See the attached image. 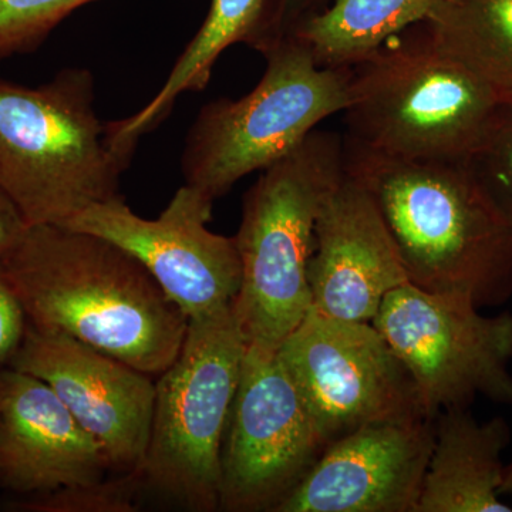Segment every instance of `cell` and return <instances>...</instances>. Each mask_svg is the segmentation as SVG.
I'll use <instances>...</instances> for the list:
<instances>
[{"label":"cell","mask_w":512,"mask_h":512,"mask_svg":"<svg viewBox=\"0 0 512 512\" xmlns=\"http://www.w3.org/2000/svg\"><path fill=\"white\" fill-rule=\"evenodd\" d=\"M0 264L32 328L150 376H160L183 346L187 316L140 261L107 239L33 225Z\"/></svg>","instance_id":"cell-1"},{"label":"cell","mask_w":512,"mask_h":512,"mask_svg":"<svg viewBox=\"0 0 512 512\" xmlns=\"http://www.w3.org/2000/svg\"><path fill=\"white\" fill-rule=\"evenodd\" d=\"M345 141L346 170L376 201L410 284L495 308L512 296V224L470 163L393 158Z\"/></svg>","instance_id":"cell-2"},{"label":"cell","mask_w":512,"mask_h":512,"mask_svg":"<svg viewBox=\"0 0 512 512\" xmlns=\"http://www.w3.org/2000/svg\"><path fill=\"white\" fill-rule=\"evenodd\" d=\"M136 150L97 114L92 70L67 67L35 87L0 79V185L30 227H62L120 195Z\"/></svg>","instance_id":"cell-3"},{"label":"cell","mask_w":512,"mask_h":512,"mask_svg":"<svg viewBox=\"0 0 512 512\" xmlns=\"http://www.w3.org/2000/svg\"><path fill=\"white\" fill-rule=\"evenodd\" d=\"M500 111L420 23L350 66L345 138L387 157L468 163Z\"/></svg>","instance_id":"cell-4"},{"label":"cell","mask_w":512,"mask_h":512,"mask_svg":"<svg viewBox=\"0 0 512 512\" xmlns=\"http://www.w3.org/2000/svg\"><path fill=\"white\" fill-rule=\"evenodd\" d=\"M346 173L345 141L313 130L244 195L234 315L247 345L278 350L312 308L308 265L326 197Z\"/></svg>","instance_id":"cell-5"},{"label":"cell","mask_w":512,"mask_h":512,"mask_svg":"<svg viewBox=\"0 0 512 512\" xmlns=\"http://www.w3.org/2000/svg\"><path fill=\"white\" fill-rule=\"evenodd\" d=\"M264 57L266 70L255 89L238 100L208 101L185 137L184 184L212 204L348 106L350 67H320L296 36Z\"/></svg>","instance_id":"cell-6"},{"label":"cell","mask_w":512,"mask_h":512,"mask_svg":"<svg viewBox=\"0 0 512 512\" xmlns=\"http://www.w3.org/2000/svg\"><path fill=\"white\" fill-rule=\"evenodd\" d=\"M234 305L188 319L183 346L158 376L138 478L185 510H221V456L244 360Z\"/></svg>","instance_id":"cell-7"},{"label":"cell","mask_w":512,"mask_h":512,"mask_svg":"<svg viewBox=\"0 0 512 512\" xmlns=\"http://www.w3.org/2000/svg\"><path fill=\"white\" fill-rule=\"evenodd\" d=\"M480 311L463 296L406 282L387 293L373 319L431 417L477 397L512 406V313Z\"/></svg>","instance_id":"cell-8"},{"label":"cell","mask_w":512,"mask_h":512,"mask_svg":"<svg viewBox=\"0 0 512 512\" xmlns=\"http://www.w3.org/2000/svg\"><path fill=\"white\" fill-rule=\"evenodd\" d=\"M278 353L328 444L370 424L431 417L409 370L372 322L311 308Z\"/></svg>","instance_id":"cell-9"},{"label":"cell","mask_w":512,"mask_h":512,"mask_svg":"<svg viewBox=\"0 0 512 512\" xmlns=\"http://www.w3.org/2000/svg\"><path fill=\"white\" fill-rule=\"evenodd\" d=\"M326 443L278 350L247 345L221 456V510L275 512Z\"/></svg>","instance_id":"cell-10"},{"label":"cell","mask_w":512,"mask_h":512,"mask_svg":"<svg viewBox=\"0 0 512 512\" xmlns=\"http://www.w3.org/2000/svg\"><path fill=\"white\" fill-rule=\"evenodd\" d=\"M212 204L183 185L154 220L140 217L123 195L97 202L62 227L97 235L133 255L188 319L231 308L241 286L235 237L208 229Z\"/></svg>","instance_id":"cell-11"},{"label":"cell","mask_w":512,"mask_h":512,"mask_svg":"<svg viewBox=\"0 0 512 512\" xmlns=\"http://www.w3.org/2000/svg\"><path fill=\"white\" fill-rule=\"evenodd\" d=\"M15 369L49 384L106 451L111 471L140 473L150 441L156 382L79 340L29 325Z\"/></svg>","instance_id":"cell-12"},{"label":"cell","mask_w":512,"mask_h":512,"mask_svg":"<svg viewBox=\"0 0 512 512\" xmlns=\"http://www.w3.org/2000/svg\"><path fill=\"white\" fill-rule=\"evenodd\" d=\"M436 417L370 424L333 441L275 512H416Z\"/></svg>","instance_id":"cell-13"},{"label":"cell","mask_w":512,"mask_h":512,"mask_svg":"<svg viewBox=\"0 0 512 512\" xmlns=\"http://www.w3.org/2000/svg\"><path fill=\"white\" fill-rule=\"evenodd\" d=\"M312 309L373 322L387 293L409 282L382 212L346 170L320 208L308 265Z\"/></svg>","instance_id":"cell-14"},{"label":"cell","mask_w":512,"mask_h":512,"mask_svg":"<svg viewBox=\"0 0 512 512\" xmlns=\"http://www.w3.org/2000/svg\"><path fill=\"white\" fill-rule=\"evenodd\" d=\"M103 446L55 390L15 367L0 370V487L23 498L104 480Z\"/></svg>","instance_id":"cell-15"},{"label":"cell","mask_w":512,"mask_h":512,"mask_svg":"<svg viewBox=\"0 0 512 512\" xmlns=\"http://www.w3.org/2000/svg\"><path fill=\"white\" fill-rule=\"evenodd\" d=\"M285 37V0H211L207 18L156 96L133 116L110 121L114 137L137 147L141 137L170 116L183 94L207 89L215 63L228 47L245 45L266 56Z\"/></svg>","instance_id":"cell-16"},{"label":"cell","mask_w":512,"mask_h":512,"mask_svg":"<svg viewBox=\"0 0 512 512\" xmlns=\"http://www.w3.org/2000/svg\"><path fill=\"white\" fill-rule=\"evenodd\" d=\"M510 441L503 417L480 423L470 407L437 414L416 512H511L501 494Z\"/></svg>","instance_id":"cell-17"},{"label":"cell","mask_w":512,"mask_h":512,"mask_svg":"<svg viewBox=\"0 0 512 512\" xmlns=\"http://www.w3.org/2000/svg\"><path fill=\"white\" fill-rule=\"evenodd\" d=\"M423 23L441 52L512 109V0H447Z\"/></svg>","instance_id":"cell-18"},{"label":"cell","mask_w":512,"mask_h":512,"mask_svg":"<svg viewBox=\"0 0 512 512\" xmlns=\"http://www.w3.org/2000/svg\"><path fill=\"white\" fill-rule=\"evenodd\" d=\"M447 0H335L292 36L320 67H350L390 37L429 20Z\"/></svg>","instance_id":"cell-19"},{"label":"cell","mask_w":512,"mask_h":512,"mask_svg":"<svg viewBox=\"0 0 512 512\" xmlns=\"http://www.w3.org/2000/svg\"><path fill=\"white\" fill-rule=\"evenodd\" d=\"M96 0H0V62L36 52L63 20Z\"/></svg>","instance_id":"cell-20"},{"label":"cell","mask_w":512,"mask_h":512,"mask_svg":"<svg viewBox=\"0 0 512 512\" xmlns=\"http://www.w3.org/2000/svg\"><path fill=\"white\" fill-rule=\"evenodd\" d=\"M141 481L136 474H119L113 480L60 488L12 504L29 512H134Z\"/></svg>","instance_id":"cell-21"},{"label":"cell","mask_w":512,"mask_h":512,"mask_svg":"<svg viewBox=\"0 0 512 512\" xmlns=\"http://www.w3.org/2000/svg\"><path fill=\"white\" fill-rule=\"evenodd\" d=\"M468 163L512 224V109L501 107L483 146Z\"/></svg>","instance_id":"cell-22"},{"label":"cell","mask_w":512,"mask_h":512,"mask_svg":"<svg viewBox=\"0 0 512 512\" xmlns=\"http://www.w3.org/2000/svg\"><path fill=\"white\" fill-rule=\"evenodd\" d=\"M28 329L25 308L0 264V370L12 365L25 342Z\"/></svg>","instance_id":"cell-23"},{"label":"cell","mask_w":512,"mask_h":512,"mask_svg":"<svg viewBox=\"0 0 512 512\" xmlns=\"http://www.w3.org/2000/svg\"><path fill=\"white\" fill-rule=\"evenodd\" d=\"M29 227L18 205L0 185V261L18 247Z\"/></svg>","instance_id":"cell-24"},{"label":"cell","mask_w":512,"mask_h":512,"mask_svg":"<svg viewBox=\"0 0 512 512\" xmlns=\"http://www.w3.org/2000/svg\"><path fill=\"white\" fill-rule=\"evenodd\" d=\"M335 0H285V23L288 36L303 23L322 15Z\"/></svg>","instance_id":"cell-25"},{"label":"cell","mask_w":512,"mask_h":512,"mask_svg":"<svg viewBox=\"0 0 512 512\" xmlns=\"http://www.w3.org/2000/svg\"><path fill=\"white\" fill-rule=\"evenodd\" d=\"M501 494L512 495V463L505 467V477L503 487H501Z\"/></svg>","instance_id":"cell-26"},{"label":"cell","mask_w":512,"mask_h":512,"mask_svg":"<svg viewBox=\"0 0 512 512\" xmlns=\"http://www.w3.org/2000/svg\"><path fill=\"white\" fill-rule=\"evenodd\" d=\"M0 490H2V487H0Z\"/></svg>","instance_id":"cell-27"}]
</instances>
